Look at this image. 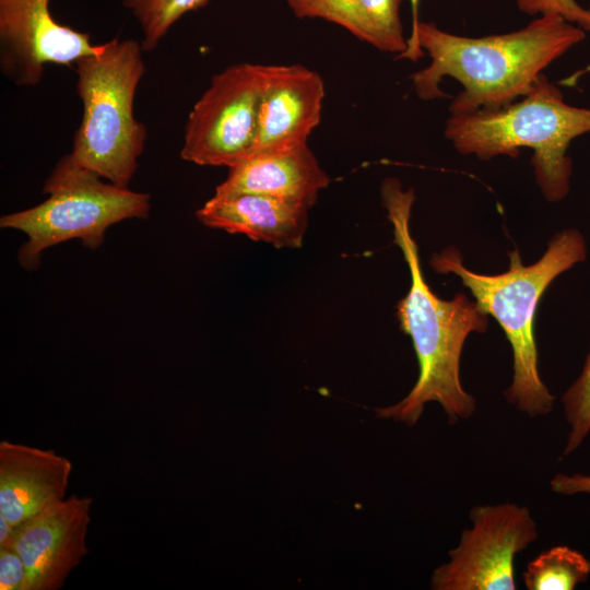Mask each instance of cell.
Masks as SVG:
<instances>
[{"label": "cell", "instance_id": "20", "mask_svg": "<svg viewBox=\"0 0 590 590\" xmlns=\"http://www.w3.org/2000/svg\"><path fill=\"white\" fill-rule=\"evenodd\" d=\"M26 569L20 554L10 546H0V589L24 590Z\"/></svg>", "mask_w": 590, "mask_h": 590}, {"label": "cell", "instance_id": "5", "mask_svg": "<svg viewBox=\"0 0 590 590\" xmlns=\"http://www.w3.org/2000/svg\"><path fill=\"white\" fill-rule=\"evenodd\" d=\"M142 51L141 42L115 37L74 63L83 110L70 154L82 167L122 188L135 174L146 141V127L133 115L145 73Z\"/></svg>", "mask_w": 590, "mask_h": 590}, {"label": "cell", "instance_id": "8", "mask_svg": "<svg viewBox=\"0 0 590 590\" xmlns=\"http://www.w3.org/2000/svg\"><path fill=\"white\" fill-rule=\"evenodd\" d=\"M449 559L434 569V590H516L515 558L539 536L528 507L476 505Z\"/></svg>", "mask_w": 590, "mask_h": 590}, {"label": "cell", "instance_id": "14", "mask_svg": "<svg viewBox=\"0 0 590 590\" xmlns=\"http://www.w3.org/2000/svg\"><path fill=\"white\" fill-rule=\"evenodd\" d=\"M308 209L260 193L215 194L196 213L206 227L241 234L278 248L302 246Z\"/></svg>", "mask_w": 590, "mask_h": 590}, {"label": "cell", "instance_id": "15", "mask_svg": "<svg viewBox=\"0 0 590 590\" xmlns=\"http://www.w3.org/2000/svg\"><path fill=\"white\" fill-rule=\"evenodd\" d=\"M298 19H320L340 25L376 49L401 56L408 48L402 0H284Z\"/></svg>", "mask_w": 590, "mask_h": 590}, {"label": "cell", "instance_id": "13", "mask_svg": "<svg viewBox=\"0 0 590 590\" xmlns=\"http://www.w3.org/2000/svg\"><path fill=\"white\" fill-rule=\"evenodd\" d=\"M228 169L215 194L260 193L310 209L330 184L307 143L278 153L249 155Z\"/></svg>", "mask_w": 590, "mask_h": 590}, {"label": "cell", "instance_id": "6", "mask_svg": "<svg viewBox=\"0 0 590 590\" xmlns=\"http://www.w3.org/2000/svg\"><path fill=\"white\" fill-rule=\"evenodd\" d=\"M96 173L63 155L45 180L42 203L2 215L1 228L24 233L27 240L17 259L27 270L37 268L42 252L70 239H80L90 248H98L111 225L129 219H145L151 210V196L118 187Z\"/></svg>", "mask_w": 590, "mask_h": 590}, {"label": "cell", "instance_id": "21", "mask_svg": "<svg viewBox=\"0 0 590 590\" xmlns=\"http://www.w3.org/2000/svg\"><path fill=\"white\" fill-rule=\"evenodd\" d=\"M550 487L562 495L590 494V475L557 473L551 480Z\"/></svg>", "mask_w": 590, "mask_h": 590}, {"label": "cell", "instance_id": "22", "mask_svg": "<svg viewBox=\"0 0 590 590\" xmlns=\"http://www.w3.org/2000/svg\"><path fill=\"white\" fill-rule=\"evenodd\" d=\"M13 535V526L0 516V545H7Z\"/></svg>", "mask_w": 590, "mask_h": 590}, {"label": "cell", "instance_id": "9", "mask_svg": "<svg viewBox=\"0 0 590 590\" xmlns=\"http://www.w3.org/2000/svg\"><path fill=\"white\" fill-rule=\"evenodd\" d=\"M49 1L0 0V69L16 85H37L47 63L70 67L102 48L87 33L60 24Z\"/></svg>", "mask_w": 590, "mask_h": 590}, {"label": "cell", "instance_id": "7", "mask_svg": "<svg viewBox=\"0 0 590 590\" xmlns=\"http://www.w3.org/2000/svg\"><path fill=\"white\" fill-rule=\"evenodd\" d=\"M267 67L241 62L213 75L189 113L180 150L182 160L229 168L250 153Z\"/></svg>", "mask_w": 590, "mask_h": 590}, {"label": "cell", "instance_id": "1", "mask_svg": "<svg viewBox=\"0 0 590 590\" xmlns=\"http://www.w3.org/2000/svg\"><path fill=\"white\" fill-rule=\"evenodd\" d=\"M586 38V31L556 13L541 14L527 26L505 34L467 37L418 22L401 59L417 60L425 50L430 63L411 75L422 101L446 97L445 76L462 90L450 115L497 109L524 95L542 71Z\"/></svg>", "mask_w": 590, "mask_h": 590}, {"label": "cell", "instance_id": "4", "mask_svg": "<svg viewBox=\"0 0 590 590\" xmlns=\"http://www.w3.org/2000/svg\"><path fill=\"white\" fill-rule=\"evenodd\" d=\"M590 132V108L569 105L562 91L543 74L530 90L507 106L450 115L445 137L463 155L481 160L516 157L521 148L533 151L531 164L546 200L556 202L569 191L571 141Z\"/></svg>", "mask_w": 590, "mask_h": 590}, {"label": "cell", "instance_id": "19", "mask_svg": "<svg viewBox=\"0 0 590 590\" xmlns=\"http://www.w3.org/2000/svg\"><path fill=\"white\" fill-rule=\"evenodd\" d=\"M516 4L524 14L556 13L582 30L590 31V10L576 0H516Z\"/></svg>", "mask_w": 590, "mask_h": 590}, {"label": "cell", "instance_id": "3", "mask_svg": "<svg viewBox=\"0 0 590 590\" xmlns=\"http://www.w3.org/2000/svg\"><path fill=\"white\" fill-rule=\"evenodd\" d=\"M509 269L487 275L467 269L453 247L434 253L432 268L438 273H455L473 294L479 307L493 316L504 330L512 350V382L506 400L530 417L552 412L555 398L541 379L534 338V318L543 293L560 273L587 257L586 243L576 229L556 234L544 255L524 266L518 250L509 252Z\"/></svg>", "mask_w": 590, "mask_h": 590}, {"label": "cell", "instance_id": "16", "mask_svg": "<svg viewBox=\"0 0 590 590\" xmlns=\"http://www.w3.org/2000/svg\"><path fill=\"white\" fill-rule=\"evenodd\" d=\"M590 575V559L566 545L543 551L527 565L522 578L528 590H571Z\"/></svg>", "mask_w": 590, "mask_h": 590}, {"label": "cell", "instance_id": "11", "mask_svg": "<svg viewBox=\"0 0 590 590\" xmlns=\"http://www.w3.org/2000/svg\"><path fill=\"white\" fill-rule=\"evenodd\" d=\"M324 83L302 66H268L261 94L257 134L247 155L271 154L307 143L321 120Z\"/></svg>", "mask_w": 590, "mask_h": 590}, {"label": "cell", "instance_id": "23", "mask_svg": "<svg viewBox=\"0 0 590 590\" xmlns=\"http://www.w3.org/2000/svg\"><path fill=\"white\" fill-rule=\"evenodd\" d=\"M411 1V5H412V10H413V22H412V28H411V34L410 36H412L416 30V26L418 24V17H417V8H418V1L420 0H410Z\"/></svg>", "mask_w": 590, "mask_h": 590}, {"label": "cell", "instance_id": "2", "mask_svg": "<svg viewBox=\"0 0 590 590\" xmlns=\"http://www.w3.org/2000/svg\"><path fill=\"white\" fill-rule=\"evenodd\" d=\"M381 199L393 227L394 244L411 274L410 290L398 303L397 316L401 330L412 340L420 373L402 400L375 412L379 418L413 426L425 405L437 402L453 425L470 418L476 410L474 397L461 384L460 358L468 335L487 329V315L464 294L445 300L426 283L410 229L414 190H404L399 179L388 177L381 185Z\"/></svg>", "mask_w": 590, "mask_h": 590}, {"label": "cell", "instance_id": "18", "mask_svg": "<svg viewBox=\"0 0 590 590\" xmlns=\"http://www.w3.org/2000/svg\"><path fill=\"white\" fill-rule=\"evenodd\" d=\"M562 402L569 425L563 455L569 456L590 432V351L579 377L565 391Z\"/></svg>", "mask_w": 590, "mask_h": 590}, {"label": "cell", "instance_id": "10", "mask_svg": "<svg viewBox=\"0 0 590 590\" xmlns=\"http://www.w3.org/2000/svg\"><path fill=\"white\" fill-rule=\"evenodd\" d=\"M93 498L75 494L13 526L7 545L22 557L24 590H59L87 555Z\"/></svg>", "mask_w": 590, "mask_h": 590}, {"label": "cell", "instance_id": "12", "mask_svg": "<svg viewBox=\"0 0 590 590\" xmlns=\"http://www.w3.org/2000/svg\"><path fill=\"white\" fill-rule=\"evenodd\" d=\"M72 462L52 449L0 441V516L12 526L66 498Z\"/></svg>", "mask_w": 590, "mask_h": 590}, {"label": "cell", "instance_id": "17", "mask_svg": "<svg viewBox=\"0 0 590 590\" xmlns=\"http://www.w3.org/2000/svg\"><path fill=\"white\" fill-rule=\"evenodd\" d=\"M208 3L209 0H123L122 2L141 27L143 51L154 50L181 16Z\"/></svg>", "mask_w": 590, "mask_h": 590}]
</instances>
